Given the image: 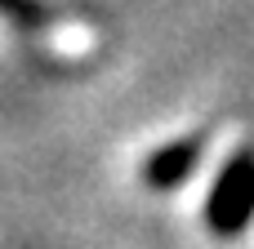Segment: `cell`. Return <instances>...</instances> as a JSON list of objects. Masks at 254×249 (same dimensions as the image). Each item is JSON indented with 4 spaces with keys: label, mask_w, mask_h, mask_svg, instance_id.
Returning a JSON list of instances; mask_svg holds the SVG:
<instances>
[{
    "label": "cell",
    "mask_w": 254,
    "mask_h": 249,
    "mask_svg": "<svg viewBox=\"0 0 254 249\" xmlns=\"http://www.w3.org/2000/svg\"><path fill=\"white\" fill-rule=\"evenodd\" d=\"M196 160H201V138H183V143H170V147H161L152 160H147V183L152 187H174V183H183L192 169H196Z\"/></svg>",
    "instance_id": "7a4b0ae2"
},
{
    "label": "cell",
    "mask_w": 254,
    "mask_h": 249,
    "mask_svg": "<svg viewBox=\"0 0 254 249\" xmlns=\"http://www.w3.org/2000/svg\"><path fill=\"white\" fill-rule=\"evenodd\" d=\"M210 227L219 236H241L254 223V151H237L210 192Z\"/></svg>",
    "instance_id": "6da1fadb"
},
{
    "label": "cell",
    "mask_w": 254,
    "mask_h": 249,
    "mask_svg": "<svg viewBox=\"0 0 254 249\" xmlns=\"http://www.w3.org/2000/svg\"><path fill=\"white\" fill-rule=\"evenodd\" d=\"M85 45H89V31H85L80 22L54 27V49H58V53H85Z\"/></svg>",
    "instance_id": "3957f363"
},
{
    "label": "cell",
    "mask_w": 254,
    "mask_h": 249,
    "mask_svg": "<svg viewBox=\"0 0 254 249\" xmlns=\"http://www.w3.org/2000/svg\"><path fill=\"white\" fill-rule=\"evenodd\" d=\"M0 9H27V0H0Z\"/></svg>",
    "instance_id": "277c9868"
}]
</instances>
